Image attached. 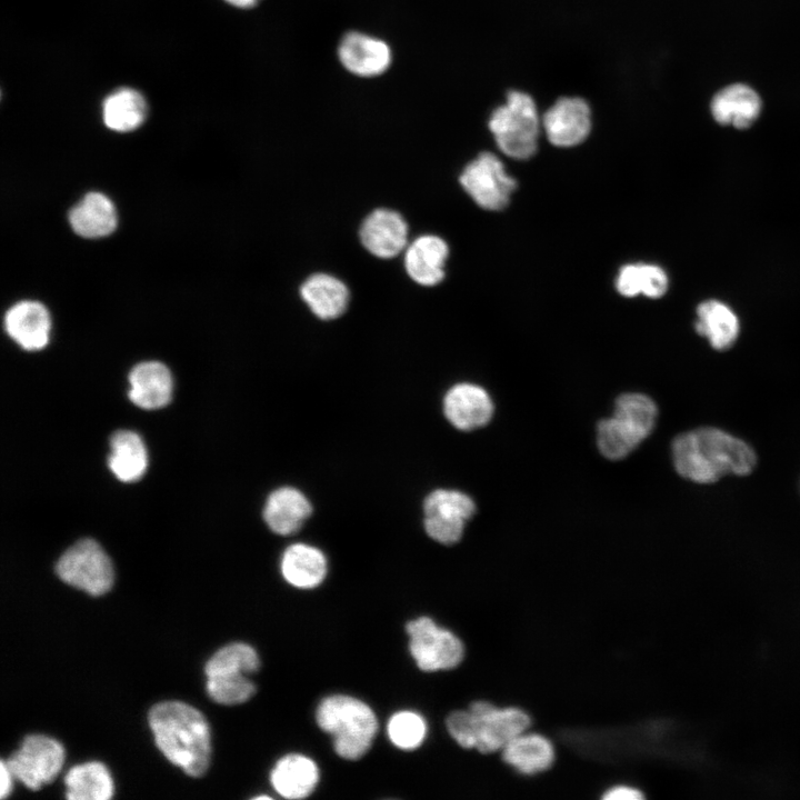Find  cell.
<instances>
[{
	"mask_svg": "<svg viewBox=\"0 0 800 800\" xmlns=\"http://www.w3.org/2000/svg\"><path fill=\"white\" fill-rule=\"evenodd\" d=\"M672 459L681 477L698 483H711L727 474L746 476L757 461L748 443L716 428L678 436L672 443Z\"/></svg>",
	"mask_w": 800,
	"mask_h": 800,
	"instance_id": "obj_1",
	"label": "cell"
},
{
	"mask_svg": "<svg viewBox=\"0 0 800 800\" xmlns=\"http://www.w3.org/2000/svg\"><path fill=\"white\" fill-rule=\"evenodd\" d=\"M149 723L158 748L172 763L192 777L207 771L210 733L197 709L180 701H164L151 708Z\"/></svg>",
	"mask_w": 800,
	"mask_h": 800,
	"instance_id": "obj_2",
	"label": "cell"
},
{
	"mask_svg": "<svg viewBox=\"0 0 800 800\" xmlns=\"http://www.w3.org/2000/svg\"><path fill=\"white\" fill-rule=\"evenodd\" d=\"M316 720L323 731L332 736L336 752L347 760L364 756L378 730L372 709L363 701L344 694L324 698L317 708Z\"/></svg>",
	"mask_w": 800,
	"mask_h": 800,
	"instance_id": "obj_3",
	"label": "cell"
},
{
	"mask_svg": "<svg viewBox=\"0 0 800 800\" xmlns=\"http://www.w3.org/2000/svg\"><path fill=\"white\" fill-rule=\"evenodd\" d=\"M540 126L533 99L519 90L509 91L506 102L496 108L489 119V129L499 149L519 160L537 151Z\"/></svg>",
	"mask_w": 800,
	"mask_h": 800,
	"instance_id": "obj_4",
	"label": "cell"
},
{
	"mask_svg": "<svg viewBox=\"0 0 800 800\" xmlns=\"http://www.w3.org/2000/svg\"><path fill=\"white\" fill-rule=\"evenodd\" d=\"M472 749L481 753L501 751L531 727L530 716L518 707H498L480 700L469 707Z\"/></svg>",
	"mask_w": 800,
	"mask_h": 800,
	"instance_id": "obj_5",
	"label": "cell"
},
{
	"mask_svg": "<svg viewBox=\"0 0 800 800\" xmlns=\"http://www.w3.org/2000/svg\"><path fill=\"white\" fill-rule=\"evenodd\" d=\"M66 583L92 596H101L113 583V567L103 549L92 539H82L64 551L56 564Z\"/></svg>",
	"mask_w": 800,
	"mask_h": 800,
	"instance_id": "obj_6",
	"label": "cell"
},
{
	"mask_svg": "<svg viewBox=\"0 0 800 800\" xmlns=\"http://www.w3.org/2000/svg\"><path fill=\"white\" fill-rule=\"evenodd\" d=\"M409 649L419 669L426 672L450 670L460 664L464 647L459 637L439 627L431 618L420 617L407 623Z\"/></svg>",
	"mask_w": 800,
	"mask_h": 800,
	"instance_id": "obj_7",
	"label": "cell"
},
{
	"mask_svg": "<svg viewBox=\"0 0 800 800\" xmlns=\"http://www.w3.org/2000/svg\"><path fill=\"white\" fill-rule=\"evenodd\" d=\"M460 183L464 191L481 208L490 211L508 206L517 187L500 159L491 152H482L463 169Z\"/></svg>",
	"mask_w": 800,
	"mask_h": 800,
	"instance_id": "obj_8",
	"label": "cell"
},
{
	"mask_svg": "<svg viewBox=\"0 0 800 800\" xmlns=\"http://www.w3.org/2000/svg\"><path fill=\"white\" fill-rule=\"evenodd\" d=\"M476 504L458 490L437 489L423 502V526L430 538L442 544L458 542L464 524L474 514Z\"/></svg>",
	"mask_w": 800,
	"mask_h": 800,
	"instance_id": "obj_9",
	"label": "cell"
},
{
	"mask_svg": "<svg viewBox=\"0 0 800 800\" xmlns=\"http://www.w3.org/2000/svg\"><path fill=\"white\" fill-rule=\"evenodd\" d=\"M64 759L63 747L57 740L42 736H27L18 751L11 754L7 767L11 774L28 788L37 790L51 782L59 773Z\"/></svg>",
	"mask_w": 800,
	"mask_h": 800,
	"instance_id": "obj_10",
	"label": "cell"
},
{
	"mask_svg": "<svg viewBox=\"0 0 800 800\" xmlns=\"http://www.w3.org/2000/svg\"><path fill=\"white\" fill-rule=\"evenodd\" d=\"M541 126L553 146L561 148L577 146L590 133V107L579 97L560 98L544 112Z\"/></svg>",
	"mask_w": 800,
	"mask_h": 800,
	"instance_id": "obj_11",
	"label": "cell"
},
{
	"mask_svg": "<svg viewBox=\"0 0 800 800\" xmlns=\"http://www.w3.org/2000/svg\"><path fill=\"white\" fill-rule=\"evenodd\" d=\"M763 102L758 91L743 82H734L718 90L710 101V113L721 126L748 129L759 119Z\"/></svg>",
	"mask_w": 800,
	"mask_h": 800,
	"instance_id": "obj_12",
	"label": "cell"
},
{
	"mask_svg": "<svg viewBox=\"0 0 800 800\" xmlns=\"http://www.w3.org/2000/svg\"><path fill=\"white\" fill-rule=\"evenodd\" d=\"M359 237L362 246L373 256L393 258L407 246L408 226L400 213L390 209H376L362 222Z\"/></svg>",
	"mask_w": 800,
	"mask_h": 800,
	"instance_id": "obj_13",
	"label": "cell"
},
{
	"mask_svg": "<svg viewBox=\"0 0 800 800\" xmlns=\"http://www.w3.org/2000/svg\"><path fill=\"white\" fill-rule=\"evenodd\" d=\"M338 57L349 72L366 78L382 74L392 60L391 50L383 40L358 31L343 36Z\"/></svg>",
	"mask_w": 800,
	"mask_h": 800,
	"instance_id": "obj_14",
	"label": "cell"
},
{
	"mask_svg": "<svg viewBox=\"0 0 800 800\" xmlns=\"http://www.w3.org/2000/svg\"><path fill=\"white\" fill-rule=\"evenodd\" d=\"M443 411L450 423L463 431L486 426L493 413L488 392L472 383H458L446 394Z\"/></svg>",
	"mask_w": 800,
	"mask_h": 800,
	"instance_id": "obj_15",
	"label": "cell"
},
{
	"mask_svg": "<svg viewBox=\"0 0 800 800\" xmlns=\"http://www.w3.org/2000/svg\"><path fill=\"white\" fill-rule=\"evenodd\" d=\"M4 328L9 337L23 349L40 350L49 341L51 318L42 303L21 301L7 311Z\"/></svg>",
	"mask_w": 800,
	"mask_h": 800,
	"instance_id": "obj_16",
	"label": "cell"
},
{
	"mask_svg": "<svg viewBox=\"0 0 800 800\" xmlns=\"http://www.w3.org/2000/svg\"><path fill=\"white\" fill-rule=\"evenodd\" d=\"M448 253L444 240L433 234L421 236L406 249V271L418 284L436 286L444 278Z\"/></svg>",
	"mask_w": 800,
	"mask_h": 800,
	"instance_id": "obj_17",
	"label": "cell"
},
{
	"mask_svg": "<svg viewBox=\"0 0 800 800\" xmlns=\"http://www.w3.org/2000/svg\"><path fill=\"white\" fill-rule=\"evenodd\" d=\"M129 399L142 409H159L169 403L172 378L161 362L147 361L133 367L129 373Z\"/></svg>",
	"mask_w": 800,
	"mask_h": 800,
	"instance_id": "obj_18",
	"label": "cell"
},
{
	"mask_svg": "<svg viewBox=\"0 0 800 800\" xmlns=\"http://www.w3.org/2000/svg\"><path fill=\"white\" fill-rule=\"evenodd\" d=\"M311 511V503L301 491L283 487L269 496L263 519L272 532L289 536L300 530Z\"/></svg>",
	"mask_w": 800,
	"mask_h": 800,
	"instance_id": "obj_19",
	"label": "cell"
},
{
	"mask_svg": "<svg viewBox=\"0 0 800 800\" xmlns=\"http://www.w3.org/2000/svg\"><path fill=\"white\" fill-rule=\"evenodd\" d=\"M270 781L286 799H303L312 793L319 781L317 764L303 754H287L273 767Z\"/></svg>",
	"mask_w": 800,
	"mask_h": 800,
	"instance_id": "obj_20",
	"label": "cell"
},
{
	"mask_svg": "<svg viewBox=\"0 0 800 800\" xmlns=\"http://www.w3.org/2000/svg\"><path fill=\"white\" fill-rule=\"evenodd\" d=\"M500 752L508 766L529 776L548 770L556 757L554 747L547 737L529 731L513 738Z\"/></svg>",
	"mask_w": 800,
	"mask_h": 800,
	"instance_id": "obj_21",
	"label": "cell"
},
{
	"mask_svg": "<svg viewBox=\"0 0 800 800\" xmlns=\"http://www.w3.org/2000/svg\"><path fill=\"white\" fill-rule=\"evenodd\" d=\"M697 333L706 338L719 351L731 348L740 332L738 316L724 302L709 299L697 307L694 322Z\"/></svg>",
	"mask_w": 800,
	"mask_h": 800,
	"instance_id": "obj_22",
	"label": "cell"
},
{
	"mask_svg": "<svg viewBox=\"0 0 800 800\" xmlns=\"http://www.w3.org/2000/svg\"><path fill=\"white\" fill-rule=\"evenodd\" d=\"M73 231L83 238H102L114 231L117 211L112 201L100 192H90L69 213Z\"/></svg>",
	"mask_w": 800,
	"mask_h": 800,
	"instance_id": "obj_23",
	"label": "cell"
},
{
	"mask_svg": "<svg viewBox=\"0 0 800 800\" xmlns=\"http://www.w3.org/2000/svg\"><path fill=\"white\" fill-rule=\"evenodd\" d=\"M300 294L310 310L320 319L340 317L349 302V290L338 278L327 273L310 276L300 287Z\"/></svg>",
	"mask_w": 800,
	"mask_h": 800,
	"instance_id": "obj_24",
	"label": "cell"
},
{
	"mask_svg": "<svg viewBox=\"0 0 800 800\" xmlns=\"http://www.w3.org/2000/svg\"><path fill=\"white\" fill-rule=\"evenodd\" d=\"M281 572L291 586L311 589L319 586L326 578L327 560L319 549L304 543H296L283 552Z\"/></svg>",
	"mask_w": 800,
	"mask_h": 800,
	"instance_id": "obj_25",
	"label": "cell"
},
{
	"mask_svg": "<svg viewBox=\"0 0 800 800\" xmlns=\"http://www.w3.org/2000/svg\"><path fill=\"white\" fill-rule=\"evenodd\" d=\"M658 410L656 403L641 393H624L614 403L612 418L619 428L639 446L652 431Z\"/></svg>",
	"mask_w": 800,
	"mask_h": 800,
	"instance_id": "obj_26",
	"label": "cell"
},
{
	"mask_svg": "<svg viewBox=\"0 0 800 800\" xmlns=\"http://www.w3.org/2000/svg\"><path fill=\"white\" fill-rule=\"evenodd\" d=\"M109 468L121 481L139 480L147 468V451L141 438L130 430H118L110 438Z\"/></svg>",
	"mask_w": 800,
	"mask_h": 800,
	"instance_id": "obj_27",
	"label": "cell"
},
{
	"mask_svg": "<svg viewBox=\"0 0 800 800\" xmlns=\"http://www.w3.org/2000/svg\"><path fill=\"white\" fill-rule=\"evenodd\" d=\"M148 114L143 96L130 88H121L109 94L102 104L104 124L117 132H129L140 127Z\"/></svg>",
	"mask_w": 800,
	"mask_h": 800,
	"instance_id": "obj_28",
	"label": "cell"
},
{
	"mask_svg": "<svg viewBox=\"0 0 800 800\" xmlns=\"http://www.w3.org/2000/svg\"><path fill=\"white\" fill-rule=\"evenodd\" d=\"M66 797L72 800H108L113 784L107 768L100 762H87L71 768L66 777Z\"/></svg>",
	"mask_w": 800,
	"mask_h": 800,
	"instance_id": "obj_29",
	"label": "cell"
},
{
	"mask_svg": "<svg viewBox=\"0 0 800 800\" xmlns=\"http://www.w3.org/2000/svg\"><path fill=\"white\" fill-rule=\"evenodd\" d=\"M668 276L656 264L634 263L620 269L616 287L624 297H636L640 293L658 299L668 290Z\"/></svg>",
	"mask_w": 800,
	"mask_h": 800,
	"instance_id": "obj_30",
	"label": "cell"
},
{
	"mask_svg": "<svg viewBox=\"0 0 800 800\" xmlns=\"http://www.w3.org/2000/svg\"><path fill=\"white\" fill-rule=\"evenodd\" d=\"M259 657L247 643L234 642L218 650L207 662V677L216 674L252 673L259 669Z\"/></svg>",
	"mask_w": 800,
	"mask_h": 800,
	"instance_id": "obj_31",
	"label": "cell"
},
{
	"mask_svg": "<svg viewBox=\"0 0 800 800\" xmlns=\"http://www.w3.org/2000/svg\"><path fill=\"white\" fill-rule=\"evenodd\" d=\"M207 691L218 703L239 704L256 692L254 684L243 673L207 677Z\"/></svg>",
	"mask_w": 800,
	"mask_h": 800,
	"instance_id": "obj_32",
	"label": "cell"
},
{
	"mask_svg": "<svg viewBox=\"0 0 800 800\" xmlns=\"http://www.w3.org/2000/svg\"><path fill=\"white\" fill-rule=\"evenodd\" d=\"M388 736L391 742L402 750H413L424 740L427 724L424 719L412 711H399L388 721Z\"/></svg>",
	"mask_w": 800,
	"mask_h": 800,
	"instance_id": "obj_33",
	"label": "cell"
},
{
	"mask_svg": "<svg viewBox=\"0 0 800 800\" xmlns=\"http://www.w3.org/2000/svg\"><path fill=\"white\" fill-rule=\"evenodd\" d=\"M597 442L602 456L610 460L622 459L638 447L622 432L612 417L599 421Z\"/></svg>",
	"mask_w": 800,
	"mask_h": 800,
	"instance_id": "obj_34",
	"label": "cell"
},
{
	"mask_svg": "<svg viewBox=\"0 0 800 800\" xmlns=\"http://www.w3.org/2000/svg\"><path fill=\"white\" fill-rule=\"evenodd\" d=\"M643 798L644 796L639 789L626 784L611 787L602 794L603 800H641Z\"/></svg>",
	"mask_w": 800,
	"mask_h": 800,
	"instance_id": "obj_35",
	"label": "cell"
},
{
	"mask_svg": "<svg viewBox=\"0 0 800 800\" xmlns=\"http://www.w3.org/2000/svg\"><path fill=\"white\" fill-rule=\"evenodd\" d=\"M11 772L9 771L7 763L0 762V797L6 798L11 790Z\"/></svg>",
	"mask_w": 800,
	"mask_h": 800,
	"instance_id": "obj_36",
	"label": "cell"
},
{
	"mask_svg": "<svg viewBox=\"0 0 800 800\" xmlns=\"http://www.w3.org/2000/svg\"><path fill=\"white\" fill-rule=\"evenodd\" d=\"M233 7L249 9L258 4L260 0H224Z\"/></svg>",
	"mask_w": 800,
	"mask_h": 800,
	"instance_id": "obj_37",
	"label": "cell"
}]
</instances>
